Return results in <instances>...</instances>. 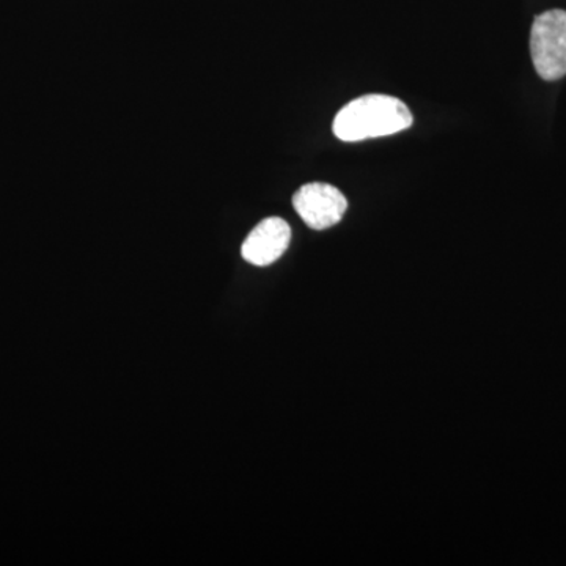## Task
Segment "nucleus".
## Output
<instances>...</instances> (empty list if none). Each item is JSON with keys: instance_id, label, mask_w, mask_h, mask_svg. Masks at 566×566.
Listing matches in <instances>:
<instances>
[{"instance_id": "f257e3e1", "label": "nucleus", "mask_w": 566, "mask_h": 566, "mask_svg": "<svg viewBox=\"0 0 566 566\" xmlns=\"http://www.w3.org/2000/svg\"><path fill=\"white\" fill-rule=\"evenodd\" d=\"M411 111L394 96L365 95L346 104L334 120V134L344 142H359L405 132L412 125Z\"/></svg>"}, {"instance_id": "f03ea898", "label": "nucleus", "mask_w": 566, "mask_h": 566, "mask_svg": "<svg viewBox=\"0 0 566 566\" xmlns=\"http://www.w3.org/2000/svg\"><path fill=\"white\" fill-rule=\"evenodd\" d=\"M532 61L538 76L557 81L566 76V11L538 14L531 32Z\"/></svg>"}, {"instance_id": "7ed1b4c3", "label": "nucleus", "mask_w": 566, "mask_h": 566, "mask_svg": "<svg viewBox=\"0 0 566 566\" xmlns=\"http://www.w3.org/2000/svg\"><path fill=\"white\" fill-rule=\"evenodd\" d=\"M293 207L311 229L326 230L344 218L348 202L327 182H308L293 197Z\"/></svg>"}, {"instance_id": "20e7f679", "label": "nucleus", "mask_w": 566, "mask_h": 566, "mask_svg": "<svg viewBox=\"0 0 566 566\" xmlns=\"http://www.w3.org/2000/svg\"><path fill=\"white\" fill-rule=\"evenodd\" d=\"M292 241V229L281 218H268L245 238L241 255L255 266H270L285 253Z\"/></svg>"}]
</instances>
